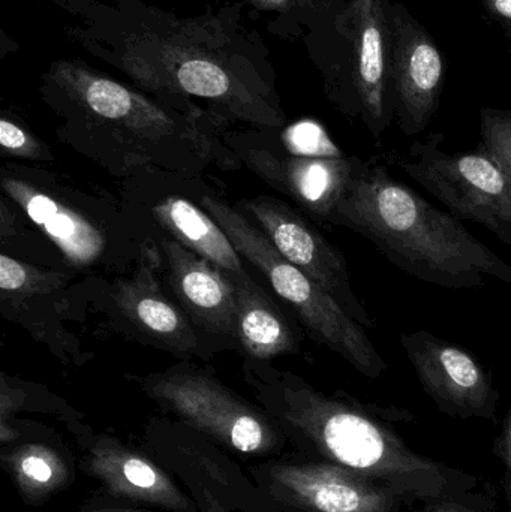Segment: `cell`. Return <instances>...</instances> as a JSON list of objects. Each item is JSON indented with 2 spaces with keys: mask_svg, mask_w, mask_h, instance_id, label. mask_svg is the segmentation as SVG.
I'll return each instance as SVG.
<instances>
[{
  "mask_svg": "<svg viewBox=\"0 0 511 512\" xmlns=\"http://www.w3.org/2000/svg\"><path fill=\"white\" fill-rule=\"evenodd\" d=\"M69 276L54 268L39 267L0 254V312L9 321L23 325L33 339L44 342L57 357H80L74 337L65 330L71 319Z\"/></svg>",
  "mask_w": 511,
  "mask_h": 512,
  "instance_id": "5bb4252c",
  "label": "cell"
},
{
  "mask_svg": "<svg viewBox=\"0 0 511 512\" xmlns=\"http://www.w3.org/2000/svg\"><path fill=\"white\" fill-rule=\"evenodd\" d=\"M87 466L90 474L117 498L146 502L173 511L191 508L189 499L161 468L114 439H95L89 447Z\"/></svg>",
  "mask_w": 511,
  "mask_h": 512,
  "instance_id": "ac0fdd59",
  "label": "cell"
},
{
  "mask_svg": "<svg viewBox=\"0 0 511 512\" xmlns=\"http://www.w3.org/2000/svg\"><path fill=\"white\" fill-rule=\"evenodd\" d=\"M401 343L423 390L441 414L498 423L500 391L473 352L423 330L402 334Z\"/></svg>",
  "mask_w": 511,
  "mask_h": 512,
  "instance_id": "8fae6325",
  "label": "cell"
},
{
  "mask_svg": "<svg viewBox=\"0 0 511 512\" xmlns=\"http://www.w3.org/2000/svg\"><path fill=\"white\" fill-rule=\"evenodd\" d=\"M407 512H498V502L492 487L473 490L447 498L419 502Z\"/></svg>",
  "mask_w": 511,
  "mask_h": 512,
  "instance_id": "cb8c5ba5",
  "label": "cell"
},
{
  "mask_svg": "<svg viewBox=\"0 0 511 512\" xmlns=\"http://www.w3.org/2000/svg\"><path fill=\"white\" fill-rule=\"evenodd\" d=\"M144 390L185 423L237 453L263 456L278 444L272 421L200 369L176 366L150 375Z\"/></svg>",
  "mask_w": 511,
  "mask_h": 512,
  "instance_id": "9c48e42d",
  "label": "cell"
},
{
  "mask_svg": "<svg viewBox=\"0 0 511 512\" xmlns=\"http://www.w3.org/2000/svg\"><path fill=\"white\" fill-rule=\"evenodd\" d=\"M207 512H227L212 496H207Z\"/></svg>",
  "mask_w": 511,
  "mask_h": 512,
  "instance_id": "1f68e13d",
  "label": "cell"
},
{
  "mask_svg": "<svg viewBox=\"0 0 511 512\" xmlns=\"http://www.w3.org/2000/svg\"><path fill=\"white\" fill-rule=\"evenodd\" d=\"M297 18L303 33L312 26L315 21L320 20L324 15L330 14L333 9L338 8L344 0H296Z\"/></svg>",
  "mask_w": 511,
  "mask_h": 512,
  "instance_id": "83f0119b",
  "label": "cell"
},
{
  "mask_svg": "<svg viewBox=\"0 0 511 512\" xmlns=\"http://www.w3.org/2000/svg\"><path fill=\"white\" fill-rule=\"evenodd\" d=\"M84 512H144V511H131V510H93Z\"/></svg>",
  "mask_w": 511,
  "mask_h": 512,
  "instance_id": "d6a6232c",
  "label": "cell"
},
{
  "mask_svg": "<svg viewBox=\"0 0 511 512\" xmlns=\"http://www.w3.org/2000/svg\"><path fill=\"white\" fill-rule=\"evenodd\" d=\"M0 149L6 158L27 162H53L50 147L21 125L14 116L2 114L0 119Z\"/></svg>",
  "mask_w": 511,
  "mask_h": 512,
  "instance_id": "7402d4cb",
  "label": "cell"
},
{
  "mask_svg": "<svg viewBox=\"0 0 511 512\" xmlns=\"http://www.w3.org/2000/svg\"><path fill=\"white\" fill-rule=\"evenodd\" d=\"M287 147H296L299 150L297 155L302 156H341V150L332 143L324 134L320 126L314 123H305L287 129L285 137Z\"/></svg>",
  "mask_w": 511,
  "mask_h": 512,
  "instance_id": "d4e9b609",
  "label": "cell"
},
{
  "mask_svg": "<svg viewBox=\"0 0 511 512\" xmlns=\"http://www.w3.org/2000/svg\"><path fill=\"white\" fill-rule=\"evenodd\" d=\"M168 286L195 330L236 342V285L221 268L176 240L159 242Z\"/></svg>",
  "mask_w": 511,
  "mask_h": 512,
  "instance_id": "e0dca14e",
  "label": "cell"
},
{
  "mask_svg": "<svg viewBox=\"0 0 511 512\" xmlns=\"http://www.w3.org/2000/svg\"><path fill=\"white\" fill-rule=\"evenodd\" d=\"M198 203L218 222L242 258L254 265L273 292L296 312L318 343L344 358L366 378H381L389 370L366 327L351 318L326 289L279 254L248 216L210 192L201 194Z\"/></svg>",
  "mask_w": 511,
  "mask_h": 512,
  "instance_id": "52a82bcc",
  "label": "cell"
},
{
  "mask_svg": "<svg viewBox=\"0 0 511 512\" xmlns=\"http://www.w3.org/2000/svg\"><path fill=\"white\" fill-rule=\"evenodd\" d=\"M483 3L511 38V0H483Z\"/></svg>",
  "mask_w": 511,
  "mask_h": 512,
  "instance_id": "f546056e",
  "label": "cell"
},
{
  "mask_svg": "<svg viewBox=\"0 0 511 512\" xmlns=\"http://www.w3.org/2000/svg\"><path fill=\"white\" fill-rule=\"evenodd\" d=\"M147 237L141 245L134 270L111 286L110 297L129 327L159 349L176 355H192L200 348V337L179 304L162 291L158 271L161 248Z\"/></svg>",
  "mask_w": 511,
  "mask_h": 512,
  "instance_id": "2e32d148",
  "label": "cell"
},
{
  "mask_svg": "<svg viewBox=\"0 0 511 512\" xmlns=\"http://www.w3.org/2000/svg\"><path fill=\"white\" fill-rule=\"evenodd\" d=\"M0 185L69 268L90 271L137 262L146 239L107 198L84 194L51 171L14 162L3 165Z\"/></svg>",
  "mask_w": 511,
  "mask_h": 512,
  "instance_id": "8992f818",
  "label": "cell"
},
{
  "mask_svg": "<svg viewBox=\"0 0 511 512\" xmlns=\"http://www.w3.org/2000/svg\"><path fill=\"white\" fill-rule=\"evenodd\" d=\"M492 453L503 463L506 471L511 474V406L509 411L506 412V417H504L500 435L495 438Z\"/></svg>",
  "mask_w": 511,
  "mask_h": 512,
  "instance_id": "f1b7e54d",
  "label": "cell"
},
{
  "mask_svg": "<svg viewBox=\"0 0 511 512\" xmlns=\"http://www.w3.org/2000/svg\"><path fill=\"white\" fill-rule=\"evenodd\" d=\"M245 5H251L255 11L279 12L278 20L273 21L275 27L272 32L282 38H294V36H303L302 27L299 26L297 18L296 0H243Z\"/></svg>",
  "mask_w": 511,
  "mask_h": 512,
  "instance_id": "484cf974",
  "label": "cell"
},
{
  "mask_svg": "<svg viewBox=\"0 0 511 512\" xmlns=\"http://www.w3.org/2000/svg\"><path fill=\"white\" fill-rule=\"evenodd\" d=\"M243 378L282 429L320 462L362 475L413 505L479 489L476 475L408 447L395 429L416 421L408 409L362 402L341 390L323 393L269 361L246 358Z\"/></svg>",
  "mask_w": 511,
  "mask_h": 512,
  "instance_id": "3957f363",
  "label": "cell"
},
{
  "mask_svg": "<svg viewBox=\"0 0 511 512\" xmlns=\"http://www.w3.org/2000/svg\"><path fill=\"white\" fill-rule=\"evenodd\" d=\"M480 117V146L500 162L511 182V111L485 108Z\"/></svg>",
  "mask_w": 511,
  "mask_h": 512,
  "instance_id": "603a6c76",
  "label": "cell"
},
{
  "mask_svg": "<svg viewBox=\"0 0 511 512\" xmlns=\"http://www.w3.org/2000/svg\"><path fill=\"white\" fill-rule=\"evenodd\" d=\"M501 484H503V492L504 496H506L507 504H509L511 510V474L510 472H504L503 480H501Z\"/></svg>",
  "mask_w": 511,
  "mask_h": 512,
  "instance_id": "4dcf8cb0",
  "label": "cell"
},
{
  "mask_svg": "<svg viewBox=\"0 0 511 512\" xmlns=\"http://www.w3.org/2000/svg\"><path fill=\"white\" fill-rule=\"evenodd\" d=\"M329 224L365 237L399 270L423 282L474 289L495 277L511 285V265L377 162L353 158Z\"/></svg>",
  "mask_w": 511,
  "mask_h": 512,
  "instance_id": "277c9868",
  "label": "cell"
},
{
  "mask_svg": "<svg viewBox=\"0 0 511 512\" xmlns=\"http://www.w3.org/2000/svg\"><path fill=\"white\" fill-rule=\"evenodd\" d=\"M50 2L72 17L66 38L152 98L260 131L287 125L269 48L243 24V0L192 17L144 0Z\"/></svg>",
  "mask_w": 511,
  "mask_h": 512,
  "instance_id": "6da1fadb",
  "label": "cell"
},
{
  "mask_svg": "<svg viewBox=\"0 0 511 512\" xmlns=\"http://www.w3.org/2000/svg\"><path fill=\"white\" fill-rule=\"evenodd\" d=\"M23 402V391L11 387L6 375H2V388H0V442L2 444H11V442L17 441V430L9 424V420L21 408Z\"/></svg>",
  "mask_w": 511,
  "mask_h": 512,
  "instance_id": "4316f807",
  "label": "cell"
},
{
  "mask_svg": "<svg viewBox=\"0 0 511 512\" xmlns=\"http://www.w3.org/2000/svg\"><path fill=\"white\" fill-rule=\"evenodd\" d=\"M18 492L27 502L45 501L59 492L69 480V469L63 457L44 444H26L2 456Z\"/></svg>",
  "mask_w": 511,
  "mask_h": 512,
  "instance_id": "44dd1931",
  "label": "cell"
},
{
  "mask_svg": "<svg viewBox=\"0 0 511 512\" xmlns=\"http://www.w3.org/2000/svg\"><path fill=\"white\" fill-rule=\"evenodd\" d=\"M275 495L296 512H407L404 496L327 462L282 463L269 472Z\"/></svg>",
  "mask_w": 511,
  "mask_h": 512,
  "instance_id": "9a60e30c",
  "label": "cell"
},
{
  "mask_svg": "<svg viewBox=\"0 0 511 512\" xmlns=\"http://www.w3.org/2000/svg\"><path fill=\"white\" fill-rule=\"evenodd\" d=\"M303 42L329 101L359 117L372 137L395 122L390 98V0H348L315 21Z\"/></svg>",
  "mask_w": 511,
  "mask_h": 512,
  "instance_id": "5b68a950",
  "label": "cell"
},
{
  "mask_svg": "<svg viewBox=\"0 0 511 512\" xmlns=\"http://www.w3.org/2000/svg\"><path fill=\"white\" fill-rule=\"evenodd\" d=\"M236 285V343L249 360L270 361L297 354L299 331L251 274L231 277Z\"/></svg>",
  "mask_w": 511,
  "mask_h": 512,
  "instance_id": "d6986e66",
  "label": "cell"
},
{
  "mask_svg": "<svg viewBox=\"0 0 511 512\" xmlns=\"http://www.w3.org/2000/svg\"><path fill=\"white\" fill-rule=\"evenodd\" d=\"M392 65L390 98L402 134H422L437 113L443 92V54L428 30L401 3H390Z\"/></svg>",
  "mask_w": 511,
  "mask_h": 512,
  "instance_id": "7c38bea8",
  "label": "cell"
},
{
  "mask_svg": "<svg viewBox=\"0 0 511 512\" xmlns=\"http://www.w3.org/2000/svg\"><path fill=\"white\" fill-rule=\"evenodd\" d=\"M147 207L153 221L183 248L212 262L230 277L246 273L242 255L203 207L176 194L149 201Z\"/></svg>",
  "mask_w": 511,
  "mask_h": 512,
  "instance_id": "ffe728a7",
  "label": "cell"
},
{
  "mask_svg": "<svg viewBox=\"0 0 511 512\" xmlns=\"http://www.w3.org/2000/svg\"><path fill=\"white\" fill-rule=\"evenodd\" d=\"M225 141L255 176L287 195L303 212L329 224L353 170L348 156H285L252 143L251 135L225 131Z\"/></svg>",
  "mask_w": 511,
  "mask_h": 512,
  "instance_id": "4fadbf2b",
  "label": "cell"
},
{
  "mask_svg": "<svg viewBox=\"0 0 511 512\" xmlns=\"http://www.w3.org/2000/svg\"><path fill=\"white\" fill-rule=\"evenodd\" d=\"M39 95L59 120L57 138L120 179L167 173L198 179L209 167L237 171L227 120L206 108L183 113L81 59H57Z\"/></svg>",
  "mask_w": 511,
  "mask_h": 512,
  "instance_id": "7a4b0ae2",
  "label": "cell"
},
{
  "mask_svg": "<svg viewBox=\"0 0 511 512\" xmlns=\"http://www.w3.org/2000/svg\"><path fill=\"white\" fill-rule=\"evenodd\" d=\"M443 135L414 143L399 162L408 177L449 209L459 221L476 222L504 245H511V182L500 162L482 146L476 152L450 155L441 149Z\"/></svg>",
  "mask_w": 511,
  "mask_h": 512,
  "instance_id": "ba28073f",
  "label": "cell"
},
{
  "mask_svg": "<svg viewBox=\"0 0 511 512\" xmlns=\"http://www.w3.org/2000/svg\"><path fill=\"white\" fill-rule=\"evenodd\" d=\"M239 207L279 254L326 289L351 318L363 327H377L351 285L345 256L302 213L269 195L242 200Z\"/></svg>",
  "mask_w": 511,
  "mask_h": 512,
  "instance_id": "30bf717a",
  "label": "cell"
}]
</instances>
